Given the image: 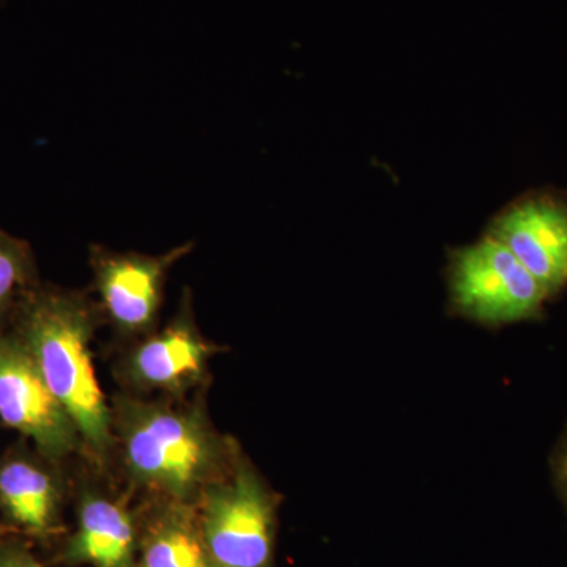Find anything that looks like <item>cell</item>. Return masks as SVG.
<instances>
[{"mask_svg": "<svg viewBox=\"0 0 567 567\" xmlns=\"http://www.w3.org/2000/svg\"><path fill=\"white\" fill-rule=\"evenodd\" d=\"M114 461L132 492L196 505L234 464L238 442L213 424L204 393L189 399H112Z\"/></svg>", "mask_w": 567, "mask_h": 567, "instance_id": "obj_1", "label": "cell"}, {"mask_svg": "<svg viewBox=\"0 0 567 567\" xmlns=\"http://www.w3.org/2000/svg\"><path fill=\"white\" fill-rule=\"evenodd\" d=\"M102 323L100 306L87 292L40 284L9 327L76 425L84 457L104 475L114 462V434L112 406L93 363L92 342Z\"/></svg>", "mask_w": 567, "mask_h": 567, "instance_id": "obj_2", "label": "cell"}, {"mask_svg": "<svg viewBox=\"0 0 567 567\" xmlns=\"http://www.w3.org/2000/svg\"><path fill=\"white\" fill-rule=\"evenodd\" d=\"M216 567H274L279 496L238 446L229 472L196 503Z\"/></svg>", "mask_w": 567, "mask_h": 567, "instance_id": "obj_3", "label": "cell"}, {"mask_svg": "<svg viewBox=\"0 0 567 567\" xmlns=\"http://www.w3.org/2000/svg\"><path fill=\"white\" fill-rule=\"evenodd\" d=\"M224 347L200 331L192 290H183L177 312L163 328L126 342L114 364L123 393L137 398L189 399L204 393L210 364Z\"/></svg>", "mask_w": 567, "mask_h": 567, "instance_id": "obj_4", "label": "cell"}, {"mask_svg": "<svg viewBox=\"0 0 567 567\" xmlns=\"http://www.w3.org/2000/svg\"><path fill=\"white\" fill-rule=\"evenodd\" d=\"M447 281L454 311L486 327L539 319L550 300L535 276L491 235L450 254Z\"/></svg>", "mask_w": 567, "mask_h": 567, "instance_id": "obj_5", "label": "cell"}, {"mask_svg": "<svg viewBox=\"0 0 567 567\" xmlns=\"http://www.w3.org/2000/svg\"><path fill=\"white\" fill-rule=\"evenodd\" d=\"M194 241L151 256L118 252L102 245L91 246L93 289L104 323L122 341L130 342L158 328L164 293L175 265L193 252Z\"/></svg>", "mask_w": 567, "mask_h": 567, "instance_id": "obj_6", "label": "cell"}, {"mask_svg": "<svg viewBox=\"0 0 567 567\" xmlns=\"http://www.w3.org/2000/svg\"><path fill=\"white\" fill-rule=\"evenodd\" d=\"M0 424L59 464L84 456L76 425L10 327L0 328Z\"/></svg>", "mask_w": 567, "mask_h": 567, "instance_id": "obj_7", "label": "cell"}, {"mask_svg": "<svg viewBox=\"0 0 567 567\" xmlns=\"http://www.w3.org/2000/svg\"><path fill=\"white\" fill-rule=\"evenodd\" d=\"M487 235L505 245L548 297L567 287V193L524 194L492 219Z\"/></svg>", "mask_w": 567, "mask_h": 567, "instance_id": "obj_8", "label": "cell"}, {"mask_svg": "<svg viewBox=\"0 0 567 567\" xmlns=\"http://www.w3.org/2000/svg\"><path fill=\"white\" fill-rule=\"evenodd\" d=\"M63 465L25 440L9 447L0 456V522L43 544L63 535L71 488Z\"/></svg>", "mask_w": 567, "mask_h": 567, "instance_id": "obj_9", "label": "cell"}, {"mask_svg": "<svg viewBox=\"0 0 567 567\" xmlns=\"http://www.w3.org/2000/svg\"><path fill=\"white\" fill-rule=\"evenodd\" d=\"M58 561L70 567H140V518L125 495L92 477L76 487V525Z\"/></svg>", "mask_w": 567, "mask_h": 567, "instance_id": "obj_10", "label": "cell"}, {"mask_svg": "<svg viewBox=\"0 0 567 567\" xmlns=\"http://www.w3.org/2000/svg\"><path fill=\"white\" fill-rule=\"evenodd\" d=\"M140 567H216L196 505L151 499L140 522Z\"/></svg>", "mask_w": 567, "mask_h": 567, "instance_id": "obj_11", "label": "cell"}, {"mask_svg": "<svg viewBox=\"0 0 567 567\" xmlns=\"http://www.w3.org/2000/svg\"><path fill=\"white\" fill-rule=\"evenodd\" d=\"M40 284L32 246L0 230V328L9 327L18 306Z\"/></svg>", "mask_w": 567, "mask_h": 567, "instance_id": "obj_12", "label": "cell"}, {"mask_svg": "<svg viewBox=\"0 0 567 567\" xmlns=\"http://www.w3.org/2000/svg\"><path fill=\"white\" fill-rule=\"evenodd\" d=\"M0 567H47L33 554L28 537L9 535L0 537Z\"/></svg>", "mask_w": 567, "mask_h": 567, "instance_id": "obj_13", "label": "cell"}, {"mask_svg": "<svg viewBox=\"0 0 567 567\" xmlns=\"http://www.w3.org/2000/svg\"><path fill=\"white\" fill-rule=\"evenodd\" d=\"M554 470L559 492L565 496L567 503V432L565 439H563L561 445L558 447L557 456H555Z\"/></svg>", "mask_w": 567, "mask_h": 567, "instance_id": "obj_14", "label": "cell"}, {"mask_svg": "<svg viewBox=\"0 0 567 567\" xmlns=\"http://www.w3.org/2000/svg\"><path fill=\"white\" fill-rule=\"evenodd\" d=\"M9 535H18L17 532H14L13 528L10 527V525L3 524V522H0V537L9 536Z\"/></svg>", "mask_w": 567, "mask_h": 567, "instance_id": "obj_15", "label": "cell"}]
</instances>
